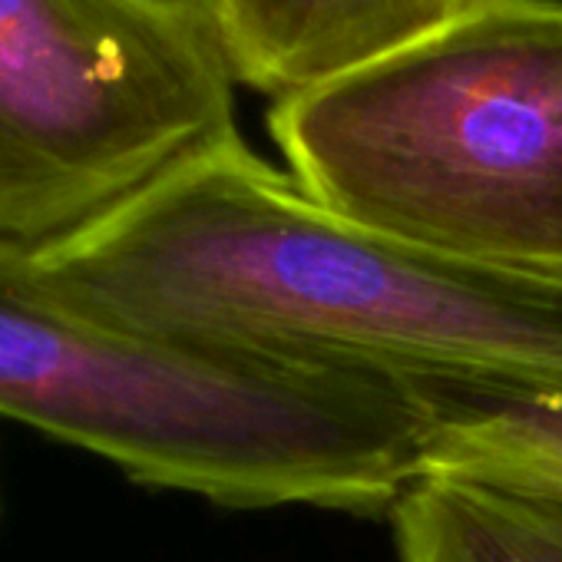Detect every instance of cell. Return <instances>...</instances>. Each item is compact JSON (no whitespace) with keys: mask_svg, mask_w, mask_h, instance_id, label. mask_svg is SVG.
I'll return each instance as SVG.
<instances>
[{"mask_svg":"<svg viewBox=\"0 0 562 562\" xmlns=\"http://www.w3.org/2000/svg\"><path fill=\"white\" fill-rule=\"evenodd\" d=\"M116 331L407 384L562 381V274L437 255L315 202L238 136L24 255Z\"/></svg>","mask_w":562,"mask_h":562,"instance_id":"cell-1","label":"cell"},{"mask_svg":"<svg viewBox=\"0 0 562 562\" xmlns=\"http://www.w3.org/2000/svg\"><path fill=\"white\" fill-rule=\"evenodd\" d=\"M0 417L130 480L232 509L391 516L420 480L430 404L391 374L195 351L93 322L0 248Z\"/></svg>","mask_w":562,"mask_h":562,"instance_id":"cell-2","label":"cell"},{"mask_svg":"<svg viewBox=\"0 0 562 562\" xmlns=\"http://www.w3.org/2000/svg\"><path fill=\"white\" fill-rule=\"evenodd\" d=\"M268 133L341 218L562 274V0H480L387 60L271 103Z\"/></svg>","mask_w":562,"mask_h":562,"instance_id":"cell-3","label":"cell"},{"mask_svg":"<svg viewBox=\"0 0 562 562\" xmlns=\"http://www.w3.org/2000/svg\"><path fill=\"white\" fill-rule=\"evenodd\" d=\"M202 18L149 0H0V248L41 251L238 139Z\"/></svg>","mask_w":562,"mask_h":562,"instance_id":"cell-4","label":"cell"},{"mask_svg":"<svg viewBox=\"0 0 562 562\" xmlns=\"http://www.w3.org/2000/svg\"><path fill=\"white\" fill-rule=\"evenodd\" d=\"M480 0H209V24L235 87L271 103L387 60Z\"/></svg>","mask_w":562,"mask_h":562,"instance_id":"cell-5","label":"cell"},{"mask_svg":"<svg viewBox=\"0 0 562 562\" xmlns=\"http://www.w3.org/2000/svg\"><path fill=\"white\" fill-rule=\"evenodd\" d=\"M430 404L424 476L562 503V381L414 384Z\"/></svg>","mask_w":562,"mask_h":562,"instance_id":"cell-6","label":"cell"},{"mask_svg":"<svg viewBox=\"0 0 562 562\" xmlns=\"http://www.w3.org/2000/svg\"><path fill=\"white\" fill-rule=\"evenodd\" d=\"M397 562H562V503L417 480L391 513Z\"/></svg>","mask_w":562,"mask_h":562,"instance_id":"cell-7","label":"cell"},{"mask_svg":"<svg viewBox=\"0 0 562 562\" xmlns=\"http://www.w3.org/2000/svg\"><path fill=\"white\" fill-rule=\"evenodd\" d=\"M149 4H159L166 11H179V14H189V18H202L209 24V0H149Z\"/></svg>","mask_w":562,"mask_h":562,"instance_id":"cell-8","label":"cell"}]
</instances>
